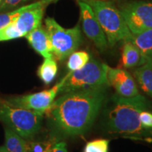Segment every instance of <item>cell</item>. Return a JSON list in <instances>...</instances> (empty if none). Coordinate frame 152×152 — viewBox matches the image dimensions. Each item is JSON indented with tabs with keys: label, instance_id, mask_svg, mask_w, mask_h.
Returning a JSON list of instances; mask_svg holds the SVG:
<instances>
[{
	"label": "cell",
	"instance_id": "cb8c5ba5",
	"mask_svg": "<svg viewBox=\"0 0 152 152\" xmlns=\"http://www.w3.org/2000/svg\"><path fill=\"white\" fill-rule=\"evenodd\" d=\"M51 152H68L66 144L64 142H58V143L54 144Z\"/></svg>",
	"mask_w": 152,
	"mask_h": 152
},
{
	"label": "cell",
	"instance_id": "277c9868",
	"mask_svg": "<svg viewBox=\"0 0 152 152\" xmlns=\"http://www.w3.org/2000/svg\"><path fill=\"white\" fill-rule=\"evenodd\" d=\"M108 68L109 66L104 63L91 58L80 69L68 72V77L63 85L60 93L66 94L77 90L109 86Z\"/></svg>",
	"mask_w": 152,
	"mask_h": 152
},
{
	"label": "cell",
	"instance_id": "ba28073f",
	"mask_svg": "<svg viewBox=\"0 0 152 152\" xmlns=\"http://www.w3.org/2000/svg\"><path fill=\"white\" fill-rule=\"evenodd\" d=\"M121 14L132 34L152 28V2L133 1L123 6Z\"/></svg>",
	"mask_w": 152,
	"mask_h": 152
},
{
	"label": "cell",
	"instance_id": "8992f818",
	"mask_svg": "<svg viewBox=\"0 0 152 152\" xmlns=\"http://www.w3.org/2000/svg\"><path fill=\"white\" fill-rule=\"evenodd\" d=\"M46 30L53 47V54L56 59H66L78 48L81 42V32L78 26L66 29L54 18L45 19Z\"/></svg>",
	"mask_w": 152,
	"mask_h": 152
},
{
	"label": "cell",
	"instance_id": "2e32d148",
	"mask_svg": "<svg viewBox=\"0 0 152 152\" xmlns=\"http://www.w3.org/2000/svg\"><path fill=\"white\" fill-rule=\"evenodd\" d=\"M8 152H27V142L7 126L5 128V147Z\"/></svg>",
	"mask_w": 152,
	"mask_h": 152
},
{
	"label": "cell",
	"instance_id": "ac0fdd59",
	"mask_svg": "<svg viewBox=\"0 0 152 152\" xmlns=\"http://www.w3.org/2000/svg\"><path fill=\"white\" fill-rule=\"evenodd\" d=\"M90 59V54L87 52L85 51L74 52L69 56L67 67L69 71H77L86 65Z\"/></svg>",
	"mask_w": 152,
	"mask_h": 152
},
{
	"label": "cell",
	"instance_id": "6da1fadb",
	"mask_svg": "<svg viewBox=\"0 0 152 152\" xmlns=\"http://www.w3.org/2000/svg\"><path fill=\"white\" fill-rule=\"evenodd\" d=\"M74 91L53 102L45 113L63 134L76 136L91 128L105 100L106 87Z\"/></svg>",
	"mask_w": 152,
	"mask_h": 152
},
{
	"label": "cell",
	"instance_id": "d4e9b609",
	"mask_svg": "<svg viewBox=\"0 0 152 152\" xmlns=\"http://www.w3.org/2000/svg\"><path fill=\"white\" fill-rule=\"evenodd\" d=\"M0 152H8L6 149V148L4 147H0Z\"/></svg>",
	"mask_w": 152,
	"mask_h": 152
},
{
	"label": "cell",
	"instance_id": "7402d4cb",
	"mask_svg": "<svg viewBox=\"0 0 152 152\" xmlns=\"http://www.w3.org/2000/svg\"><path fill=\"white\" fill-rule=\"evenodd\" d=\"M140 121L142 128L146 129H152V113L147 110L142 111L140 113Z\"/></svg>",
	"mask_w": 152,
	"mask_h": 152
},
{
	"label": "cell",
	"instance_id": "44dd1931",
	"mask_svg": "<svg viewBox=\"0 0 152 152\" xmlns=\"http://www.w3.org/2000/svg\"><path fill=\"white\" fill-rule=\"evenodd\" d=\"M54 144L51 141L27 142V152H51Z\"/></svg>",
	"mask_w": 152,
	"mask_h": 152
},
{
	"label": "cell",
	"instance_id": "ffe728a7",
	"mask_svg": "<svg viewBox=\"0 0 152 152\" xmlns=\"http://www.w3.org/2000/svg\"><path fill=\"white\" fill-rule=\"evenodd\" d=\"M27 7L28 5L22 6L14 11L1 13L0 14V29L14 21L17 17L19 16V14L27 8Z\"/></svg>",
	"mask_w": 152,
	"mask_h": 152
},
{
	"label": "cell",
	"instance_id": "484cf974",
	"mask_svg": "<svg viewBox=\"0 0 152 152\" xmlns=\"http://www.w3.org/2000/svg\"><path fill=\"white\" fill-rule=\"evenodd\" d=\"M29 1V0H23V3L26 2V1Z\"/></svg>",
	"mask_w": 152,
	"mask_h": 152
},
{
	"label": "cell",
	"instance_id": "9a60e30c",
	"mask_svg": "<svg viewBox=\"0 0 152 152\" xmlns=\"http://www.w3.org/2000/svg\"><path fill=\"white\" fill-rule=\"evenodd\" d=\"M130 41L137 47L146 61L152 59V28L142 33L132 34Z\"/></svg>",
	"mask_w": 152,
	"mask_h": 152
},
{
	"label": "cell",
	"instance_id": "5b68a950",
	"mask_svg": "<svg viewBox=\"0 0 152 152\" xmlns=\"http://www.w3.org/2000/svg\"><path fill=\"white\" fill-rule=\"evenodd\" d=\"M43 115L33 110L14 107L0 101V121L23 138H31L39 132Z\"/></svg>",
	"mask_w": 152,
	"mask_h": 152
},
{
	"label": "cell",
	"instance_id": "5bb4252c",
	"mask_svg": "<svg viewBox=\"0 0 152 152\" xmlns=\"http://www.w3.org/2000/svg\"><path fill=\"white\" fill-rule=\"evenodd\" d=\"M134 77L142 90L152 97V59H149L144 64L137 68Z\"/></svg>",
	"mask_w": 152,
	"mask_h": 152
},
{
	"label": "cell",
	"instance_id": "4fadbf2b",
	"mask_svg": "<svg viewBox=\"0 0 152 152\" xmlns=\"http://www.w3.org/2000/svg\"><path fill=\"white\" fill-rule=\"evenodd\" d=\"M147 61L140 50L130 41H125L122 49L121 66L125 68H134L144 64Z\"/></svg>",
	"mask_w": 152,
	"mask_h": 152
},
{
	"label": "cell",
	"instance_id": "7a4b0ae2",
	"mask_svg": "<svg viewBox=\"0 0 152 152\" xmlns=\"http://www.w3.org/2000/svg\"><path fill=\"white\" fill-rule=\"evenodd\" d=\"M150 102L141 94L132 97L113 95L104 113V124L109 132L142 134L145 129L140 121V113L147 110Z\"/></svg>",
	"mask_w": 152,
	"mask_h": 152
},
{
	"label": "cell",
	"instance_id": "e0dca14e",
	"mask_svg": "<svg viewBox=\"0 0 152 152\" xmlns=\"http://www.w3.org/2000/svg\"><path fill=\"white\" fill-rule=\"evenodd\" d=\"M58 66L54 57L45 58L38 69V76L46 85H49L56 77Z\"/></svg>",
	"mask_w": 152,
	"mask_h": 152
},
{
	"label": "cell",
	"instance_id": "d6986e66",
	"mask_svg": "<svg viewBox=\"0 0 152 152\" xmlns=\"http://www.w3.org/2000/svg\"><path fill=\"white\" fill-rule=\"evenodd\" d=\"M109 140L98 139L87 142L83 152H109Z\"/></svg>",
	"mask_w": 152,
	"mask_h": 152
},
{
	"label": "cell",
	"instance_id": "30bf717a",
	"mask_svg": "<svg viewBox=\"0 0 152 152\" xmlns=\"http://www.w3.org/2000/svg\"><path fill=\"white\" fill-rule=\"evenodd\" d=\"M57 0H40L28 4L14 20L17 28L26 36L28 33L41 26L46 7Z\"/></svg>",
	"mask_w": 152,
	"mask_h": 152
},
{
	"label": "cell",
	"instance_id": "52a82bcc",
	"mask_svg": "<svg viewBox=\"0 0 152 152\" xmlns=\"http://www.w3.org/2000/svg\"><path fill=\"white\" fill-rule=\"evenodd\" d=\"M68 75V73L59 83H57L49 90L25 95V96L9 98L3 101L5 103L14 107L33 110L45 114L54 102L56 95L60 92L61 89L65 83L66 80L67 79Z\"/></svg>",
	"mask_w": 152,
	"mask_h": 152
},
{
	"label": "cell",
	"instance_id": "9c48e42d",
	"mask_svg": "<svg viewBox=\"0 0 152 152\" xmlns=\"http://www.w3.org/2000/svg\"><path fill=\"white\" fill-rule=\"evenodd\" d=\"M83 31L87 37L93 42L101 52H104L108 47L107 39L94 11L88 4L78 0Z\"/></svg>",
	"mask_w": 152,
	"mask_h": 152
},
{
	"label": "cell",
	"instance_id": "8fae6325",
	"mask_svg": "<svg viewBox=\"0 0 152 152\" xmlns=\"http://www.w3.org/2000/svg\"><path fill=\"white\" fill-rule=\"evenodd\" d=\"M107 81L109 86H111L116 94L123 97H132L139 94L137 86L133 77L121 68H108Z\"/></svg>",
	"mask_w": 152,
	"mask_h": 152
},
{
	"label": "cell",
	"instance_id": "3957f363",
	"mask_svg": "<svg viewBox=\"0 0 152 152\" xmlns=\"http://www.w3.org/2000/svg\"><path fill=\"white\" fill-rule=\"evenodd\" d=\"M90 6L105 34L108 45L113 47L120 41H130L132 34L121 11L108 0H83Z\"/></svg>",
	"mask_w": 152,
	"mask_h": 152
},
{
	"label": "cell",
	"instance_id": "7c38bea8",
	"mask_svg": "<svg viewBox=\"0 0 152 152\" xmlns=\"http://www.w3.org/2000/svg\"><path fill=\"white\" fill-rule=\"evenodd\" d=\"M25 37L30 46L44 58L53 56V47L50 38L46 29L42 25L28 33Z\"/></svg>",
	"mask_w": 152,
	"mask_h": 152
},
{
	"label": "cell",
	"instance_id": "603a6c76",
	"mask_svg": "<svg viewBox=\"0 0 152 152\" xmlns=\"http://www.w3.org/2000/svg\"><path fill=\"white\" fill-rule=\"evenodd\" d=\"M23 3V0H3L0 5V13L9 11Z\"/></svg>",
	"mask_w": 152,
	"mask_h": 152
},
{
	"label": "cell",
	"instance_id": "4316f807",
	"mask_svg": "<svg viewBox=\"0 0 152 152\" xmlns=\"http://www.w3.org/2000/svg\"><path fill=\"white\" fill-rule=\"evenodd\" d=\"M3 1V0H0V5H1V2H2Z\"/></svg>",
	"mask_w": 152,
	"mask_h": 152
},
{
	"label": "cell",
	"instance_id": "83f0119b",
	"mask_svg": "<svg viewBox=\"0 0 152 152\" xmlns=\"http://www.w3.org/2000/svg\"><path fill=\"white\" fill-rule=\"evenodd\" d=\"M151 133H152V132H151Z\"/></svg>",
	"mask_w": 152,
	"mask_h": 152
}]
</instances>
